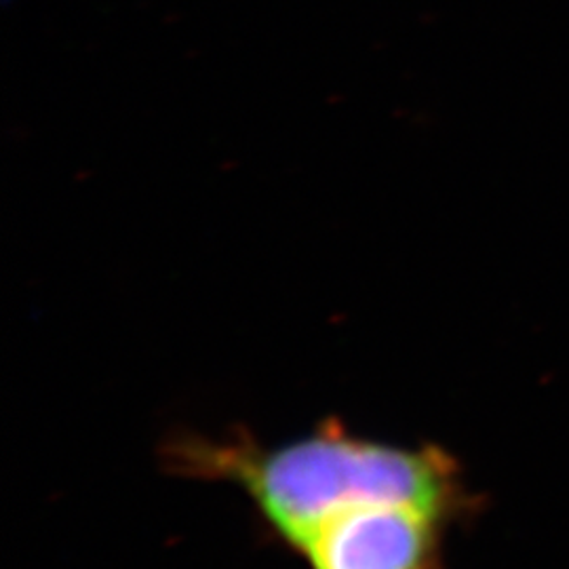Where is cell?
I'll use <instances>...</instances> for the list:
<instances>
[{
  "label": "cell",
  "mask_w": 569,
  "mask_h": 569,
  "mask_svg": "<svg viewBox=\"0 0 569 569\" xmlns=\"http://www.w3.org/2000/svg\"><path fill=\"white\" fill-rule=\"evenodd\" d=\"M449 526L390 498H359L327 512L291 545L306 569H446Z\"/></svg>",
  "instance_id": "2"
},
{
  "label": "cell",
  "mask_w": 569,
  "mask_h": 569,
  "mask_svg": "<svg viewBox=\"0 0 569 569\" xmlns=\"http://www.w3.org/2000/svg\"><path fill=\"white\" fill-rule=\"evenodd\" d=\"M183 479L239 489L266 531L284 549L327 512L359 498H390L448 526L472 515L475 496L456 458L437 446H399L359 435L338 418L268 446L251 430L209 437L173 432L159 449Z\"/></svg>",
  "instance_id": "1"
}]
</instances>
